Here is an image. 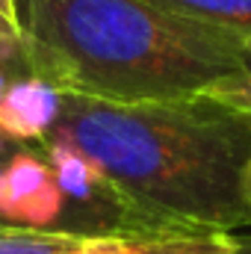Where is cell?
Wrapping results in <instances>:
<instances>
[{
    "label": "cell",
    "mask_w": 251,
    "mask_h": 254,
    "mask_svg": "<svg viewBox=\"0 0 251 254\" xmlns=\"http://www.w3.org/2000/svg\"><path fill=\"white\" fill-rule=\"evenodd\" d=\"M45 139L74 145L107 175L125 234H231L251 225L243 198L251 116L204 92L130 104L63 95Z\"/></svg>",
    "instance_id": "1"
},
{
    "label": "cell",
    "mask_w": 251,
    "mask_h": 254,
    "mask_svg": "<svg viewBox=\"0 0 251 254\" xmlns=\"http://www.w3.org/2000/svg\"><path fill=\"white\" fill-rule=\"evenodd\" d=\"M27 71L63 95L160 101L249 68L246 36L148 0H15Z\"/></svg>",
    "instance_id": "2"
},
{
    "label": "cell",
    "mask_w": 251,
    "mask_h": 254,
    "mask_svg": "<svg viewBox=\"0 0 251 254\" xmlns=\"http://www.w3.org/2000/svg\"><path fill=\"white\" fill-rule=\"evenodd\" d=\"M65 213V195L36 145H21L0 166V222L54 228Z\"/></svg>",
    "instance_id": "3"
},
{
    "label": "cell",
    "mask_w": 251,
    "mask_h": 254,
    "mask_svg": "<svg viewBox=\"0 0 251 254\" xmlns=\"http://www.w3.org/2000/svg\"><path fill=\"white\" fill-rule=\"evenodd\" d=\"M63 92L27 74L6 83L0 98V133L12 148L39 145L57 125Z\"/></svg>",
    "instance_id": "4"
},
{
    "label": "cell",
    "mask_w": 251,
    "mask_h": 254,
    "mask_svg": "<svg viewBox=\"0 0 251 254\" xmlns=\"http://www.w3.org/2000/svg\"><path fill=\"white\" fill-rule=\"evenodd\" d=\"M95 234L65 228H24L0 222V254H77Z\"/></svg>",
    "instance_id": "5"
},
{
    "label": "cell",
    "mask_w": 251,
    "mask_h": 254,
    "mask_svg": "<svg viewBox=\"0 0 251 254\" xmlns=\"http://www.w3.org/2000/svg\"><path fill=\"white\" fill-rule=\"evenodd\" d=\"M148 3L207 27H222L243 36L251 33V0H148Z\"/></svg>",
    "instance_id": "6"
},
{
    "label": "cell",
    "mask_w": 251,
    "mask_h": 254,
    "mask_svg": "<svg viewBox=\"0 0 251 254\" xmlns=\"http://www.w3.org/2000/svg\"><path fill=\"white\" fill-rule=\"evenodd\" d=\"M246 60H249V68L213 83L210 89H204V95L216 98L219 104H225V107H231L237 113L251 116V33L246 36Z\"/></svg>",
    "instance_id": "7"
},
{
    "label": "cell",
    "mask_w": 251,
    "mask_h": 254,
    "mask_svg": "<svg viewBox=\"0 0 251 254\" xmlns=\"http://www.w3.org/2000/svg\"><path fill=\"white\" fill-rule=\"evenodd\" d=\"M160 237L142 234H95L77 254H151Z\"/></svg>",
    "instance_id": "8"
},
{
    "label": "cell",
    "mask_w": 251,
    "mask_h": 254,
    "mask_svg": "<svg viewBox=\"0 0 251 254\" xmlns=\"http://www.w3.org/2000/svg\"><path fill=\"white\" fill-rule=\"evenodd\" d=\"M27 74H30V71H27V63H24L21 48L12 45V42H6V39H0V77L15 80V77H27Z\"/></svg>",
    "instance_id": "9"
},
{
    "label": "cell",
    "mask_w": 251,
    "mask_h": 254,
    "mask_svg": "<svg viewBox=\"0 0 251 254\" xmlns=\"http://www.w3.org/2000/svg\"><path fill=\"white\" fill-rule=\"evenodd\" d=\"M0 36L12 45L21 48L18 39V15H15V0H0Z\"/></svg>",
    "instance_id": "10"
},
{
    "label": "cell",
    "mask_w": 251,
    "mask_h": 254,
    "mask_svg": "<svg viewBox=\"0 0 251 254\" xmlns=\"http://www.w3.org/2000/svg\"><path fill=\"white\" fill-rule=\"evenodd\" d=\"M243 198H246V207L251 210V160L246 166V172H243Z\"/></svg>",
    "instance_id": "11"
},
{
    "label": "cell",
    "mask_w": 251,
    "mask_h": 254,
    "mask_svg": "<svg viewBox=\"0 0 251 254\" xmlns=\"http://www.w3.org/2000/svg\"><path fill=\"white\" fill-rule=\"evenodd\" d=\"M3 160H6V151H0V166H3Z\"/></svg>",
    "instance_id": "12"
}]
</instances>
